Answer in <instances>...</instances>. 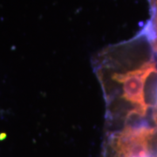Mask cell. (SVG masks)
I'll use <instances>...</instances> for the list:
<instances>
[{
  "label": "cell",
  "instance_id": "6da1fadb",
  "mask_svg": "<svg viewBox=\"0 0 157 157\" xmlns=\"http://www.w3.org/2000/svg\"><path fill=\"white\" fill-rule=\"evenodd\" d=\"M101 157H157V128L143 119L106 129Z\"/></svg>",
  "mask_w": 157,
  "mask_h": 157
}]
</instances>
